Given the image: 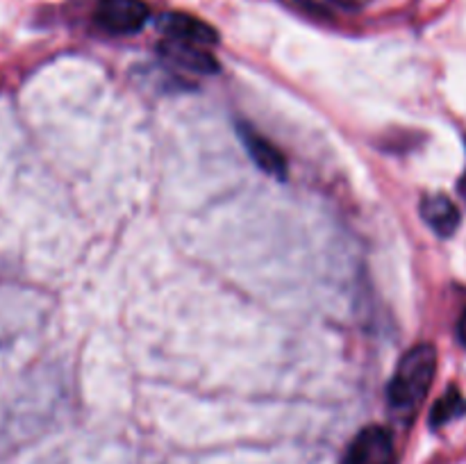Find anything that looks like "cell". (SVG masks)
<instances>
[{
  "instance_id": "9c48e42d",
  "label": "cell",
  "mask_w": 466,
  "mask_h": 464,
  "mask_svg": "<svg viewBox=\"0 0 466 464\" xmlns=\"http://www.w3.org/2000/svg\"><path fill=\"white\" fill-rule=\"evenodd\" d=\"M458 335H460V341L466 346V312L462 314V318H460V326H458Z\"/></svg>"
},
{
  "instance_id": "7a4b0ae2",
  "label": "cell",
  "mask_w": 466,
  "mask_h": 464,
  "mask_svg": "<svg viewBox=\"0 0 466 464\" xmlns=\"http://www.w3.org/2000/svg\"><path fill=\"white\" fill-rule=\"evenodd\" d=\"M150 9L144 0H98L96 23L109 35H135L146 25Z\"/></svg>"
},
{
  "instance_id": "52a82bcc",
  "label": "cell",
  "mask_w": 466,
  "mask_h": 464,
  "mask_svg": "<svg viewBox=\"0 0 466 464\" xmlns=\"http://www.w3.org/2000/svg\"><path fill=\"white\" fill-rule=\"evenodd\" d=\"M421 217L440 237H453L460 227V209L449 196L431 194L421 200Z\"/></svg>"
},
{
  "instance_id": "5b68a950",
  "label": "cell",
  "mask_w": 466,
  "mask_h": 464,
  "mask_svg": "<svg viewBox=\"0 0 466 464\" xmlns=\"http://www.w3.org/2000/svg\"><path fill=\"white\" fill-rule=\"evenodd\" d=\"M237 135H239L244 148L248 150L250 159H253L264 173L273 176L276 180H287V159L278 146H273L267 136L259 135V132L255 130L253 126H248V123H239V126H237Z\"/></svg>"
},
{
  "instance_id": "8992f818",
  "label": "cell",
  "mask_w": 466,
  "mask_h": 464,
  "mask_svg": "<svg viewBox=\"0 0 466 464\" xmlns=\"http://www.w3.org/2000/svg\"><path fill=\"white\" fill-rule=\"evenodd\" d=\"M159 57L171 66L182 68V71L200 73V76H214L218 73V62L214 59L212 53L194 44H185V41L164 39L157 44Z\"/></svg>"
},
{
  "instance_id": "ba28073f",
  "label": "cell",
  "mask_w": 466,
  "mask_h": 464,
  "mask_svg": "<svg viewBox=\"0 0 466 464\" xmlns=\"http://www.w3.org/2000/svg\"><path fill=\"white\" fill-rule=\"evenodd\" d=\"M466 414V398L462 396V391L458 387H449L446 394L441 396L440 400L435 403L431 412V426L432 428H441L446 423L455 421V419L464 417Z\"/></svg>"
},
{
  "instance_id": "30bf717a",
  "label": "cell",
  "mask_w": 466,
  "mask_h": 464,
  "mask_svg": "<svg viewBox=\"0 0 466 464\" xmlns=\"http://www.w3.org/2000/svg\"><path fill=\"white\" fill-rule=\"evenodd\" d=\"M460 194H462L464 200H466V173H464L462 180H460Z\"/></svg>"
},
{
  "instance_id": "3957f363",
  "label": "cell",
  "mask_w": 466,
  "mask_h": 464,
  "mask_svg": "<svg viewBox=\"0 0 466 464\" xmlns=\"http://www.w3.org/2000/svg\"><path fill=\"white\" fill-rule=\"evenodd\" d=\"M341 464H396L394 437L382 426H367L346 449Z\"/></svg>"
},
{
  "instance_id": "6da1fadb",
  "label": "cell",
  "mask_w": 466,
  "mask_h": 464,
  "mask_svg": "<svg viewBox=\"0 0 466 464\" xmlns=\"http://www.w3.org/2000/svg\"><path fill=\"white\" fill-rule=\"evenodd\" d=\"M435 371L437 350L431 344L414 346L400 358L390 387H387V400L396 417L410 421L419 412L431 391Z\"/></svg>"
},
{
  "instance_id": "277c9868",
  "label": "cell",
  "mask_w": 466,
  "mask_h": 464,
  "mask_svg": "<svg viewBox=\"0 0 466 464\" xmlns=\"http://www.w3.org/2000/svg\"><path fill=\"white\" fill-rule=\"evenodd\" d=\"M157 27L167 39L185 41V44L200 45V48H209V45L218 44V32L209 23L200 21V18L191 16L187 12L162 14Z\"/></svg>"
}]
</instances>
